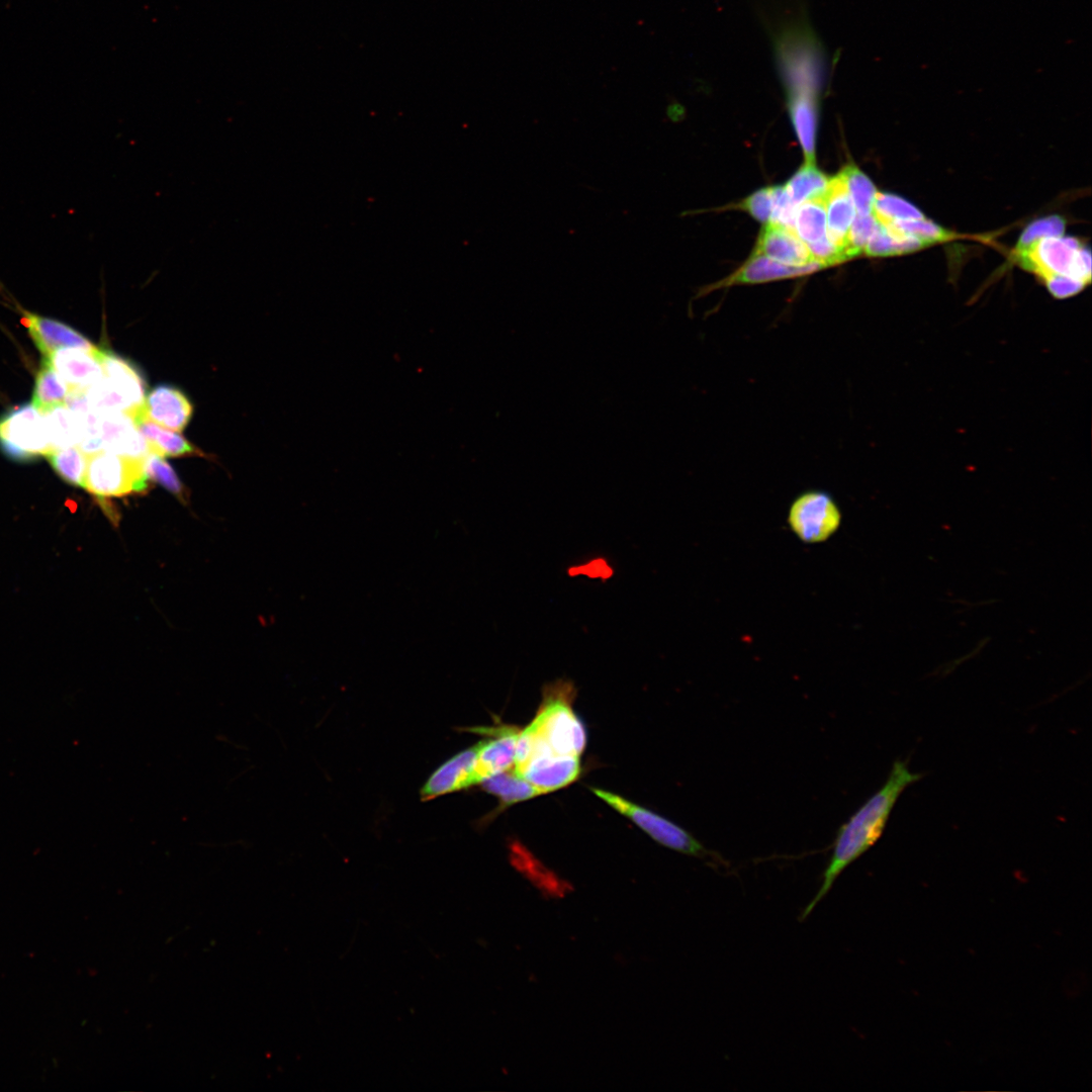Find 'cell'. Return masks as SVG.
<instances>
[{"label": "cell", "mask_w": 1092, "mask_h": 1092, "mask_svg": "<svg viewBox=\"0 0 1092 1092\" xmlns=\"http://www.w3.org/2000/svg\"><path fill=\"white\" fill-rule=\"evenodd\" d=\"M921 778V774L909 769L907 762L897 759L893 763L884 785L840 826L821 886L801 912L800 921L828 894L838 876L879 840L901 794Z\"/></svg>", "instance_id": "obj_1"}, {"label": "cell", "mask_w": 1092, "mask_h": 1092, "mask_svg": "<svg viewBox=\"0 0 1092 1092\" xmlns=\"http://www.w3.org/2000/svg\"><path fill=\"white\" fill-rule=\"evenodd\" d=\"M574 696L570 680L547 684L538 713L528 726L555 754L579 756L585 745L583 725L571 708Z\"/></svg>", "instance_id": "obj_2"}, {"label": "cell", "mask_w": 1092, "mask_h": 1092, "mask_svg": "<svg viewBox=\"0 0 1092 1092\" xmlns=\"http://www.w3.org/2000/svg\"><path fill=\"white\" fill-rule=\"evenodd\" d=\"M1015 257L1022 268L1042 282L1054 275L1070 277L1085 286L1091 281L1090 251L1075 238H1043Z\"/></svg>", "instance_id": "obj_3"}, {"label": "cell", "mask_w": 1092, "mask_h": 1092, "mask_svg": "<svg viewBox=\"0 0 1092 1092\" xmlns=\"http://www.w3.org/2000/svg\"><path fill=\"white\" fill-rule=\"evenodd\" d=\"M590 790L613 809L632 820L658 843L685 854L710 859L712 864L717 867L723 864V859L719 855L709 851L690 832L673 822L609 791L599 788H590Z\"/></svg>", "instance_id": "obj_4"}, {"label": "cell", "mask_w": 1092, "mask_h": 1092, "mask_svg": "<svg viewBox=\"0 0 1092 1092\" xmlns=\"http://www.w3.org/2000/svg\"><path fill=\"white\" fill-rule=\"evenodd\" d=\"M84 485L99 497L144 492L148 487L144 458L128 457L108 450L87 455Z\"/></svg>", "instance_id": "obj_5"}, {"label": "cell", "mask_w": 1092, "mask_h": 1092, "mask_svg": "<svg viewBox=\"0 0 1092 1092\" xmlns=\"http://www.w3.org/2000/svg\"><path fill=\"white\" fill-rule=\"evenodd\" d=\"M824 73L808 65L789 68L782 74L789 97L793 125L802 145L806 162L814 163L817 99Z\"/></svg>", "instance_id": "obj_6"}, {"label": "cell", "mask_w": 1092, "mask_h": 1092, "mask_svg": "<svg viewBox=\"0 0 1092 1092\" xmlns=\"http://www.w3.org/2000/svg\"><path fill=\"white\" fill-rule=\"evenodd\" d=\"M0 449L10 459L27 461L46 456L52 446L46 416L32 403L14 407L0 417Z\"/></svg>", "instance_id": "obj_7"}, {"label": "cell", "mask_w": 1092, "mask_h": 1092, "mask_svg": "<svg viewBox=\"0 0 1092 1092\" xmlns=\"http://www.w3.org/2000/svg\"><path fill=\"white\" fill-rule=\"evenodd\" d=\"M840 521L841 514L833 498L819 490L800 494L789 512L793 532L807 543L828 539L838 529Z\"/></svg>", "instance_id": "obj_8"}, {"label": "cell", "mask_w": 1092, "mask_h": 1092, "mask_svg": "<svg viewBox=\"0 0 1092 1092\" xmlns=\"http://www.w3.org/2000/svg\"><path fill=\"white\" fill-rule=\"evenodd\" d=\"M514 770L542 791L553 792L574 782L581 770L579 756L542 753L530 757Z\"/></svg>", "instance_id": "obj_9"}, {"label": "cell", "mask_w": 1092, "mask_h": 1092, "mask_svg": "<svg viewBox=\"0 0 1092 1092\" xmlns=\"http://www.w3.org/2000/svg\"><path fill=\"white\" fill-rule=\"evenodd\" d=\"M473 731L489 732L491 736H494V738L478 742L474 774L476 785L488 777L510 769L515 764L517 739L520 731L510 726L494 729L475 728Z\"/></svg>", "instance_id": "obj_10"}, {"label": "cell", "mask_w": 1092, "mask_h": 1092, "mask_svg": "<svg viewBox=\"0 0 1092 1092\" xmlns=\"http://www.w3.org/2000/svg\"><path fill=\"white\" fill-rule=\"evenodd\" d=\"M92 353L102 368L103 376L128 402L130 413L142 405L147 395V381L138 365L104 347H95Z\"/></svg>", "instance_id": "obj_11"}, {"label": "cell", "mask_w": 1092, "mask_h": 1092, "mask_svg": "<svg viewBox=\"0 0 1092 1092\" xmlns=\"http://www.w3.org/2000/svg\"><path fill=\"white\" fill-rule=\"evenodd\" d=\"M143 410L150 420L175 432H182L193 415L188 397L169 384L157 385L147 393Z\"/></svg>", "instance_id": "obj_12"}, {"label": "cell", "mask_w": 1092, "mask_h": 1092, "mask_svg": "<svg viewBox=\"0 0 1092 1092\" xmlns=\"http://www.w3.org/2000/svg\"><path fill=\"white\" fill-rule=\"evenodd\" d=\"M753 254L795 267L817 263L794 230L774 222H766L761 230Z\"/></svg>", "instance_id": "obj_13"}, {"label": "cell", "mask_w": 1092, "mask_h": 1092, "mask_svg": "<svg viewBox=\"0 0 1092 1092\" xmlns=\"http://www.w3.org/2000/svg\"><path fill=\"white\" fill-rule=\"evenodd\" d=\"M22 324L43 357L63 348H78L89 352L95 348L87 338L59 321L24 311Z\"/></svg>", "instance_id": "obj_14"}, {"label": "cell", "mask_w": 1092, "mask_h": 1092, "mask_svg": "<svg viewBox=\"0 0 1092 1092\" xmlns=\"http://www.w3.org/2000/svg\"><path fill=\"white\" fill-rule=\"evenodd\" d=\"M478 743L447 760L427 781L421 795L429 800L475 785Z\"/></svg>", "instance_id": "obj_15"}, {"label": "cell", "mask_w": 1092, "mask_h": 1092, "mask_svg": "<svg viewBox=\"0 0 1092 1092\" xmlns=\"http://www.w3.org/2000/svg\"><path fill=\"white\" fill-rule=\"evenodd\" d=\"M103 449L116 454L144 458L150 453L147 440L124 412L98 414Z\"/></svg>", "instance_id": "obj_16"}, {"label": "cell", "mask_w": 1092, "mask_h": 1092, "mask_svg": "<svg viewBox=\"0 0 1092 1092\" xmlns=\"http://www.w3.org/2000/svg\"><path fill=\"white\" fill-rule=\"evenodd\" d=\"M823 200L826 210L827 238L844 257L846 236L855 217V208L841 172L828 180Z\"/></svg>", "instance_id": "obj_17"}, {"label": "cell", "mask_w": 1092, "mask_h": 1092, "mask_svg": "<svg viewBox=\"0 0 1092 1092\" xmlns=\"http://www.w3.org/2000/svg\"><path fill=\"white\" fill-rule=\"evenodd\" d=\"M92 351L63 348L43 358L69 384L71 390H86L103 377L102 368Z\"/></svg>", "instance_id": "obj_18"}, {"label": "cell", "mask_w": 1092, "mask_h": 1092, "mask_svg": "<svg viewBox=\"0 0 1092 1092\" xmlns=\"http://www.w3.org/2000/svg\"><path fill=\"white\" fill-rule=\"evenodd\" d=\"M823 268L818 263L807 266L795 267L782 264L762 255L752 257L735 273L724 279L716 287L730 286L735 284L764 283L790 277L810 274Z\"/></svg>", "instance_id": "obj_19"}, {"label": "cell", "mask_w": 1092, "mask_h": 1092, "mask_svg": "<svg viewBox=\"0 0 1092 1092\" xmlns=\"http://www.w3.org/2000/svg\"><path fill=\"white\" fill-rule=\"evenodd\" d=\"M129 416L135 428L147 440L150 452L170 457L201 455V452L179 432L161 428L150 420L145 415L143 404L134 408Z\"/></svg>", "instance_id": "obj_20"}, {"label": "cell", "mask_w": 1092, "mask_h": 1092, "mask_svg": "<svg viewBox=\"0 0 1092 1092\" xmlns=\"http://www.w3.org/2000/svg\"><path fill=\"white\" fill-rule=\"evenodd\" d=\"M53 448L79 445L86 436L82 418L66 404L44 413Z\"/></svg>", "instance_id": "obj_21"}, {"label": "cell", "mask_w": 1092, "mask_h": 1092, "mask_svg": "<svg viewBox=\"0 0 1092 1092\" xmlns=\"http://www.w3.org/2000/svg\"><path fill=\"white\" fill-rule=\"evenodd\" d=\"M71 391L69 384L59 375L51 363L43 358L35 376L32 392V405L41 413L65 404Z\"/></svg>", "instance_id": "obj_22"}, {"label": "cell", "mask_w": 1092, "mask_h": 1092, "mask_svg": "<svg viewBox=\"0 0 1092 1092\" xmlns=\"http://www.w3.org/2000/svg\"><path fill=\"white\" fill-rule=\"evenodd\" d=\"M480 784L485 791L498 797L505 806L543 794L538 788L520 777L514 768L488 777Z\"/></svg>", "instance_id": "obj_23"}, {"label": "cell", "mask_w": 1092, "mask_h": 1092, "mask_svg": "<svg viewBox=\"0 0 1092 1092\" xmlns=\"http://www.w3.org/2000/svg\"><path fill=\"white\" fill-rule=\"evenodd\" d=\"M795 232L806 245L814 244L827 237L823 197L809 199L798 205Z\"/></svg>", "instance_id": "obj_24"}, {"label": "cell", "mask_w": 1092, "mask_h": 1092, "mask_svg": "<svg viewBox=\"0 0 1092 1092\" xmlns=\"http://www.w3.org/2000/svg\"><path fill=\"white\" fill-rule=\"evenodd\" d=\"M827 184V177L816 168L815 163L806 162L784 187L790 198L799 205L806 200L823 197Z\"/></svg>", "instance_id": "obj_25"}, {"label": "cell", "mask_w": 1092, "mask_h": 1092, "mask_svg": "<svg viewBox=\"0 0 1092 1092\" xmlns=\"http://www.w3.org/2000/svg\"><path fill=\"white\" fill-rule=\"evenodd\" d=\"M46 457L56 473L66 482L84 485L88 456L79 446L55 448Z\"/></svg>", "instance_id": "obj_26"}, {"label": "cell", "mask_w": 1092, "mask_h": 1092, "mask_svg": "<svg viewBox=\"0 0 1092 1092\" xmlns=\"http://www.w3.org/2000/svg\"><path fill=\"white\" fill-rule=\"evenodd\" d=\"M925 247L927 245L919 239L910 236L893 235L878 222L863 253L869 257H884L907 254Z\"/></svg>", "instance_id": "obj_27"}, {"label": "cell", "mask_w": 1092, "mask_h": 1092, "mask_svg": "<svg viewBox=\"0 0 1092 1092\" xmlns=\"http://www.w3.org/2000/svg\"><path fill=\"white\" fill-rule=\"evenodd\" d=\"M883 226L893 235L914 237L925 243L927 246L946 242L954 237L949 231L925 217L897 220Z\"/></svg>", "instance_id": "obj_28"}, {"label": "cell", "mask_w": 1092, "mask_h": 1092, "mask_svg": "<svg viewBox=\"0 0 1092 1092\" xmlns=\"http://www.w3.org/2000/svg\"><path fill=\"white\" fill-rule=\"evenodd\" d=\"M855 211L858 214L873 213L877 190L870 178L854 165H847L840 171Z\"/></svg>", "instance_id": "obj_29"}, {"label": "cell", "mask_w": 1092, "mask_h": 1092, "mask_svg": "<svg viewBox=\"0 0 1092 1092\" xmlns=\"http://www.w3.org/2000/svg\"><path fill=\"white\" fill-rule=\"evenodd\" d=\"M873 214L879 223L885 225L897 220L923 218L924 214L905 199L889 193H877Z\"/></svg>", "instance_id": "obj_30"}, {"label": "cell", "mask_w": 1092, "mask_h": 1092, "mask_svg": "<svg viewBox=\"0 0 1092 1092\" xmlns=\"http://www.w3.org/2000/svg\"><path fill=\"white\" fill-rule=\"evenodd\" d=\"M1065 220L1058 215H1051L1032 221L1022 232L1015 249V254L1024 252L1040 239L1062 237L1065 232Z\"/></svg>", "instance_id": "obj_31"}, {"label": "cell", "mask_w": 1092, "mask_h": 1092, "mask_svg": "<svg viewBox=\"0 0 1092 1092\" xmlns=\"http://www.w3.org/2000/svg\"><path fill=\"white\" fill-rule=\"evenodd\" d=\"M145 472L148 479H152L169 491L179 496L184 494V486L174 471L173 467L163 456L150 452L144 461Z\"/></svg>", "instance_id": "obj_32"}, {"label": "cell", "mask_w": 1092, "mask_h": 1092, "mask_svg": "<svg viewBox=\"0 0 1092 1092\" xmlns=\"http://www.w3.org/2000/svg\"><path fill=\"white\" fill-rule=\"evenodd\" d=\"M878 224L873 213L858 214L854 217L846 236L844 257L851 259L863 252Z\"/></svg>", "instance_id": "obj_33"}, {"label": "cell", "mask_w": 1092, "mask_h": 1092, "mask_svg": "<svg viewBox=\"0 0 1092 1092\" xmlns=\"http://www.w3.org/2000/svg\"><path fill=\"white\" fill-rule=\"evenodd\" d=\"M798 204L788 195L785 187H772V211L770 220L795 231V217Z\"/></svg>", "instance_id": "obj_34"}, {"label": "cell", "mask_w": 1092, "mask_h": 1092, "mask_svg": "<svg viewBox=\"0 0 1092 1092\" xmlns=\"http://www.w3.org/2000/svg\"><path fill=\"white\" fill-rule=\"evenodd\" d=\"M740 207L755 219L768 222L772 211V187L755 191L740 203Z\"/></svg>", "instance_id": "obj_35"}]
</instances>
